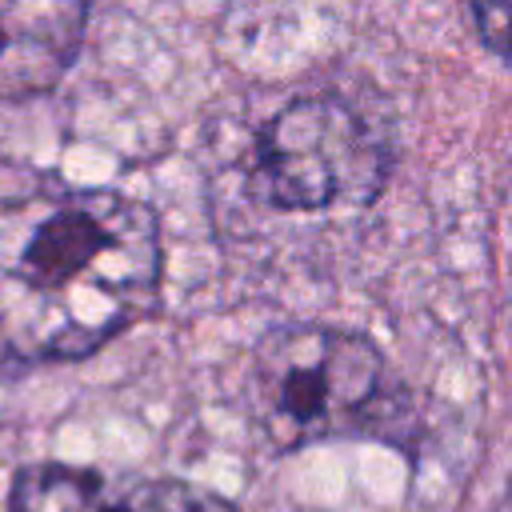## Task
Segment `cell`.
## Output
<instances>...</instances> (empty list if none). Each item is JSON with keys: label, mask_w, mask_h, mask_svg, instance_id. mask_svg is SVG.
I'll list each match as a JSON object with an SVG mask.
<instances>
[{"label": "cell", "mask_w": 512, "mask_h": 512, "mask_svg": "<svg viewBox=\"0 0 512 512\" xmlns=\"http://www.w3.org/2000/svg\"><path fill=\"white\" fill-rule=\"evenodd\" d=\"M156 292L160 228L148 204L60 188L0 208V360H80L144 320Z\"/></svg>", "instance_id": "1"}, {"label": "cell", "mask_w": 512, "mask_h": 512, "mask_svg": "<svg viewBox=\"0 0 512 512\" xmlns=\"http://www.w3.org/2000/svg\"><path fill=\"white\" fill-rule=\"evenodd\" d=\"M248 396L260 432L292 452L332 436L380 432L392 384L380 348L328 324H284L252 348Z\"/></svg>", "instance_id": "2"}, {"label": "cell", "mask_w": 512, "mask_h": 512, "mask_svg": "<svg viewBox=\"0 0 512 512\" xmlns=\"http://www.w3.org/2000/svg\"><path fill=\"white\" fill-rule=\"evenodd\" d=\"M384 180V148L336 96L292 100L260 132L252 196L284 212L368 204Z\"/></svg>", "instance_id": "3"}, {"label": "cell", "mask_w": 512, "mask_h": 512, "mask_svg": "<svg viewBox=\"0 0 512 512\" xmlns=\"http://www.w3.org/2000/svg\"><path fill=\"white\" fill-rule=\"evenodd\" d=\"M88 0H0V100L48 92L84 40Z\"/></svg>", "instance_id": "4"}, {"label": "cell", "mask_w": 512, "mask_h": 512, "mask_svg": "<svg viewBox=\"0 0 512 512\" xmlns=\"http://www.w3.org/2000/svg\"><path fill=\"white\" fill-rule=\"evenodd\" d=\"M12 512H124V496L92 468L32 464L12 484Z\"/></svg>", "instance_id": "5"}, {"label": "cell", "mask_w": 512, "mask_h": 512, "mask_svg": "<svg viewBox=\"0 0 512 512\" xmlns=\"http://www.w3.org/2000/svg\"><path fill=\"white\" fill-rule=\"evenodd\" d=\"M124 512H240L232 500L188 484V480H140L132 488H120Z\"/></svg>", "instance_id": "6"}, {"label": "cell", "mask_w": 512, "mask_h": 512, "mask_svg": "<svg viewBox=\"0 0 512 512\" xmlns=\"http://www.w3.org/2000/svg\"><path fill=\"white\" fill-rule=\"evenodd\" d=\"M468 8H472L480 40L504 64H512V0H468Z\"/></svg>", "instance_id": "7"}]
</instances>
